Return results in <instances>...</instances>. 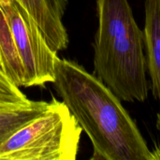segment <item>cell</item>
I'll use <instances>...</instances> for the list:
<instances>
[{
	"label": "cell",
	"instance_id": "30bf717a",
	"mask_svg": "<svg viewBox=\"0 0 160 160\" xmlns=\"http://www.w3.org/2000/svg\"><path fill=\"white\" fill-rule=\"evenodd\" d=\"M0 69H1V62H0ZM2 70V69H1Z\"/></svg>",
	"mask_w": 160,
	"mask_h": 160
},
{
	"label": "cell",
	"instance_id": "277c9868",
	"mask_svg": "<svg viewBox=\"0 0 160 160\" xmlns=\"http://www.w3.org/2000/svg\"><path fill=\"white\" fill-rule=\"evenodd\" d=\"M24 70L23 87L53 82L59 56L28 11L17 0H0Z\"/></svg>",
	"mask_w": 160,
	"mask_h": 160
},
{
	"label": "cell",
	"instance_id": "9c48e42d",
	"mask_svg": "<svg viewBox=\"0 0 160 160\" xmlns=\"http://www.w3.org/2000/svg\"><path fill=\"white\" fill-rule=\"evenodd\" d=\"M31 100L0 69V105L22 104Z\"/></svg>",
	"mask_w": 160,
	"mask_h": 160
},
{
	"label": "cell",
	"instance_id": "ba28073f",
	"mask_svg": "<svg viewBox=\"0 0 160 160\" xmlns=\"http://www.w3.org/2000/svg\"><path fill=\"white\" fill-rule=\"evenodd\" d=\"M0 62L5 75L18 87H23L24 70L6 15L0 5Z\"/></svg>",
	"mask_w": 160,
	"mask_h": 160
},
{
	"label": "cell",
	"instance_id": "7a4b0ae2",
	"mask_svg": "<svg viewBox=\"0 0 160 160\" xmlns=\"http://www.w3.org/2000/svg\"><path fill=\"white\" fill-rule=\"evenodd\" d=\"M94 74L122 101L144 102L150 85L143 31L128 0H97Z\"/></svg>",
	"mask_w": 160,
	"mask_h": 160
},
{
	"label": "cell",
	"instance_id": "3957f363",
	"mask_svg": "<svg viewBox=\"0 0 160 160\" xmlns=\"http://www.w3.org/2000/svg\"><path fill=\"white\" fill-rule=\"evenodd\" d=\"M82 133L68 106L52 98L43 112L0 145V160H75Z\"/></svg>",
	"mask_w": 160,
	"mask_h": 160
},
{
	"label": "cell",
	"instance_id": "6da1fadb",
	"mask_svg": "<svg viewBox=\"0 0 160 160\" xmlns=\"http://www.w3.org/2000/svg\"><path fill=\"white\" fill-rule=\"evenodd\" d=\"M55 90L93 145L92 160H155L122 100L79 63L60 58Z\"/></svg>",
	"mask_w": 160,
	"mask_h": 160
},
{
	"label": "cell",
	"instance_id": "52a82bcc",
	"mask_svg": "<svg viewBox=\"0 0 160 160\" xmlns=\"http://www.w3.org/2000/svg\"><path fill=\"white\" fill-rule=\"evenodd\" d=\"M49 102L34 101L22 104L0 105V145L21 127L43 112Z\"/></svg>",
	"mask_w": 160,
	"mask_h": 160
},
{
	"label": "cell",
	"instance_id": "8992f818",
	"mask_svg": "<svg viewBox=\"0 0 160 160\" xmlns=\"http://www.w3.org/2000/svg\"><path fill=\"white\" fill-rule=\"evenodd\" d=\"M142 31L147 72L151 80L153 95L159 103L156 127L160 132V0L144 1Z\"/></svg>",
	"mask_w": 160,
	"mask_h": 160
},
{
	"label": "cell",
	"instance_id": "5b68a950",
	"mask_svg": "<svg viewBox=\"0 0 160 160\" xmlns=\"http://www.w3.org/2000/svg\"><path fill=\"white\" fill-rule=\"evenodd\" d=\"M33 17L48 44L57 52L68 47L69 37L63 19L68 0H17Z\"/></svg>",
	"mask_w": 160,
	"mask_h": 160
}]
</instances>
